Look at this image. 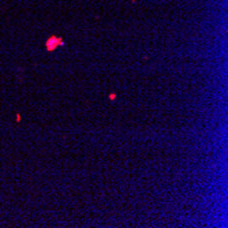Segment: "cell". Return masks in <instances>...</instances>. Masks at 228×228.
Returning <instances> with one entry per match:
<instances>
[{
    "label": "cell",
    "instance_id": "6da1fadb",
    "mask_svg": "<svg viewBox=\"0 0 228 228\" xmlns=\"http://www.w3.org/2000/svg\"><path fill=\"white\" fill-rule=\"evenodd\" d=\"M62 44V41H60V39H51L48 42H46V48L49 49V51H52V49L55 48V46L60 45Z\"/></svg>",
    "mask_w": 228,
    "mask_h": 228
}]
</instances>
